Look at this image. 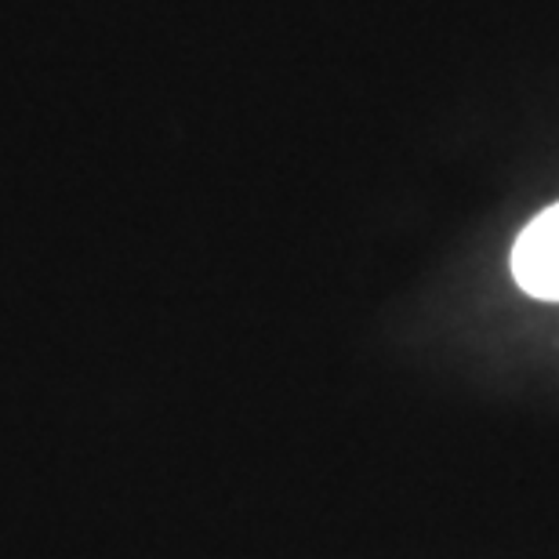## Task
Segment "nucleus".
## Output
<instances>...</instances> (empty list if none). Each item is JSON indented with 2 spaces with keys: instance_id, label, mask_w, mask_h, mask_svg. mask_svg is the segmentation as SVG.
Returning <instances> with one entry per match:
<instances>
[{
  "instance_id": "1",
  "label": "nucleus",
  "mask_w": 559,
  "mask_h": 559,
  "mask_svg": "<svg viewBox=\"0 0 559 559\" xmlns=\"http://www.w3.org/2000/svg\"><path fill=\"white\" fill-rule=\"evenodd\" d=\"M512 276L531 298L559 301V204L545 207L512 243Z\"/></svg>"
}]
</instances>
